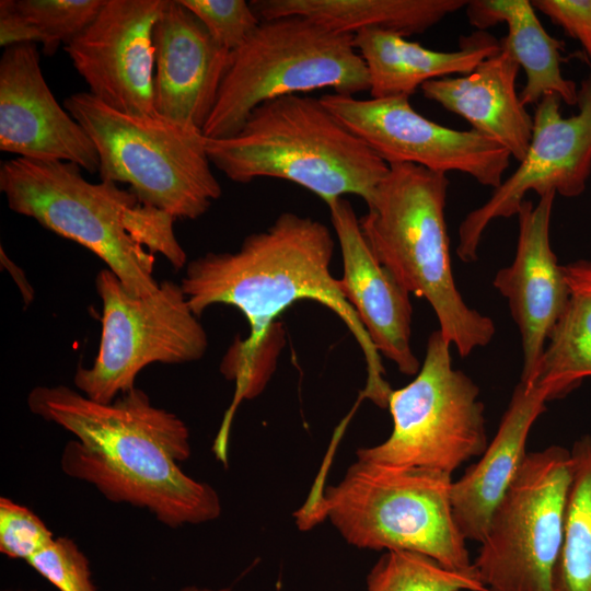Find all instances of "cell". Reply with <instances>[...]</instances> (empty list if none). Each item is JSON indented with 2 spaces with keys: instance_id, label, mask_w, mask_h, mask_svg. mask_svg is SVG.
Listing matches in <instances>:
<instances>
[{
  "instance_id": "obj_1",
  "label": "cell",
  "mask_w": 591,
  "mask_h": 591,
  "mask_svg": "<svg viewBox=\"0 0 591 591\" xmlns=\"http://www.w3.org/2000/svg\"><path fill=\"white\" fill-rule=\"evenodd\" d=\"M334 246L323 222L287 211L266 230L248 234L235 252H209L187 263L179 285L196 316L213 304H228L250 324V335L236 339L221 362L235 390L220 432L230 433L239 404L263 391L270 371L260 357L274 320L302 299L317 301L345 323L364 356L363 396L386 408L392 389L383 378L380 354L331 274Z\"/></svg>"
},
{
  "instance_id": "obj_2",
  "label": "cell",
  "mask_w": 591,
  "mask_h": 591,
  "mask_svg": "<svg viewBox=\"0 0 591 591\" xmlns=\"http://www.w3.org/2000/svg\"><path fill=\"white\" fill-rule=\"evenodd\" d=\"M27 406L76 437L63 447L61 470L106 499L147 509L170 528L220 515L216 489L179 467L192 452L186 424L154 406L144 391L134 387L100 403L67 385H38Z\"/></svg>"
},
{
  "instance_id": "obj_3",
  "label": "cell",
  "mask_w": 591,
  "mask_h": 591,
  "mask_svg": "<svg viewBox=\"0 0 591 591\" xmlns=\"http://www.w3.org/2000/svg\"><path fill=\"white\" fill-rule=\"evenodd\" d=\"M72 162L14 158L0 167L9 208L71 240L102 259L134 296L153 294L155 254L174 269L187 265L174 218L143 205L116 183L86 181Z\"/></svg>"
},
{
  "instance_id": "obj_4",
  "label": "cell",
  "mask_w": 591,
  "mask_h": 591,
  "mask_svg": "<svg viewBox=\"0 0 591 591\" xmlns=\"http://www.w3.org/2000/svg\"><path fill=\"white\" fill-rule=\"evenodd\" d=\"M206 151L232 182L289 181L326 205L348 194L368 204L390 169L320 99L301 94L262 103L235 135L206 138Z\"/></svg>"
},
{
  "instance_id": "obj_5",
  "label": "cell",
  "mask_w": 591,
  "mask_h": 591,
  "mask_svg": "<svg viewBox=\"0 0 591 591\" xmlns=\"http://www.w3.org/2000/svg\"><path fill=\"white\" fill-rule=\"evenodd\" d=\"M389 172L359 218L378 260L409 292L431 305L443 337L461 357L488 345L493 320L471 309L456 288L445 222L447 174L410 163Z\"/></svg>"
},
{
  "instance_id": "obj_6",
  "label": "cell",
  "mask_w": 591,
  "mask_h": 591,
  "mask_svg": "<svg viewBox=\"0 0 591 591\" xmlns=\"http://www.w3.org/2000/svg\"><path fill=\"white\" fill-rule=\"evenodd\" d=\"M452 475L358 460L337 485L297 514L305 530L328 519L345 541L373 551H407L444 567L470 569L466 540L452 512Z\"/></svg>"
},
{
  "instance_id": "obj_7",
  "label": "cell",
  "mask_w": 591,
  "mask_h": 591,
  "mask_svg": "<svg viewBox=\"0 0 591 591\" xmlns=\"http://www.w3.org/2000/svg\"><path fill=\"white\" fill-rule=\"evenodd\" d=\"M321 89L346 95L370 90L354 34L300 15L260 20L250 37L230 53L202 134L208 139L231 137L262 103Z\"/></svg>"
},
{
  "instance_id": "obj_8",
  "label": "cell",
  "mask_w": 591,
  "mask_h": 591,
  "mask_svg": "<svg viewBox=\"0 0 591 591\" xmlns=\"http://www.w3.org/2000/svg\"><path fill=\"white\" fill-rule=\"evenodd\" d=\"M63 107L94 143L102 181L127 184L140 202L174 219H197L220 198L201 130L118 112L90 92L69 95Z\"/></svg>"
},
{
  "instance_id": "obj_9",
  "label": "cell",
  "mask_w": 591,
  "mask_h": 591,
  "mask_svg": "<svg viewBox=\"0 0 591 591\" xmlns=\"http://www.w3.org/2000/svg\"><path fill=\"white\" fill-rule=\"evenodd\" d=\"M450 346L439 329L430 334L415 379L389 395L391 434L376 445L358 449V460L452 475L482 455L488 440L479 387L453 368Z\"/></svg>"
},
{
  "instance_id": "obj_10",
  "label": "cell",
  "mask_w": 591,
  "mask_h": 591,
  "mask_svg": "<svg viewBox=\"0 0 591 591\" xmlns=\"http://www.w3.org/2000/svg\"><path fill=\"white\" fill-rule=\"evenodd\" d=\"M571 472L564 447L526 453L473 561L488 591H555Z\"/></svg>"
},
{
  "instance_id": "obj_11",
  "label": "cell",
  "mask_w": 591,
  "mask_h": 591,
  "mask_svg": "<svg viewBox=\"0 0 591 591\" xmlns=\"http://www.w3.org/2000/svg\"><path fill=\"white\" fill-rule=\"evenodd\" d=\"M95 286L102 301L99 350L93 364L79 367L73 376L86 397L112 403L136 387V378L147 366L187 363L205 356L208 335L179 283L164 280L153 294L137 297L104 268Z\"/></svg>"
},
{
  "instance_id": "obj_12",
  "label": "cell",
  "mask_w": 591,
  "mask_h": 591,
  "mask_svg": "<svg viewBox=\"0 0 591 591\" xmlns=\"http://www.w3.org/2000/svg\"><path fill=\"white\" fill-rule=\"evenodd\" d=\"M321 102L389 165L410 163L447 174L460 172L497 188L511 155L470 129L456 130L419 114L409 96L371 97L326 93Z\"/></svg>"
},
{
  "instance_id": "obj_13",
  "label": "cell",
  "mask_w": 591,
  "mask_h": 591,
  "mask_svg": "<svg viewBox=\"0 0 591 591\" xmlns=\"http://www.w3.org/2000/svg\"><path fill=\"white\" fill-rule=\"evenodd\" d=\"M560 102L557 95L548 94L536 104L524 158L489 199L461 222L456 247L461 260L477 259L489 223L517 215L529 192L540 197L554 192L567 198L584 192L591 174V74L580 83L577 114L564 117Z\"/></svg>"
},
{
  "instance_id": "obj_14",
  "label": "cell",
  "mask_w": 591,
  "mask_h": 591,
  "mask_svg": "<svg viewBox=\"0 0 591 591\" xmlns=\"http://www.w3.org/2000/svg\"><path fill=\"white\" fill-rule=\"evenodd\" d=\"M166 0H105L91 24L63 46L89 92L135 116L153 104V28Z\"/></svg>"
},
{
  "instance_id": "obj_15",
  "label": "cell",
  "mask_w": 591,
  "mask_h": 591,
  "mask_svg": "<svg viewBox=\"0 0 591 591\" xmlns=\"http://www.w3.org/2000/svg\"><path fill=\"white\" fill-rule=\"evenodd\" d=\"M0 150L25 159L72 162L89 173L99 172L94 143L54 97L36 44L9 46L1 55Z\"/></svg>"
},
{
  "instance_id": "obj_16",
  "label": "cell",
  "mask_w": 591,
  "mask_h": 591,
  "mask_svg": "<svg viewBox=\"0 0 591 591\" xmlns=\"http://www.w3.org/2000/svg\"><path fill=\"white\" fill-rule=\"evenodd\" d=\"M549 192L533 205L524 200L517 213L519 235L513 262L497 271L494 287L508 300L522 343V382L530 383L547 339L565 312L570 288L564 266L551 246L549 227L555 199Z\"/></svg>"
},
{
  "instance_id": "obj_17",
  "label": "cell",
  "mask_w": 591,
  "mask_h": 591,
  "mask_svg": "<svg viewBox=\"0 0 591 591\" xmlns=\"http://www.w3.org/2000/svg\"><path fill=\"white\" fill-rule=\"evenodd\" d=\"M153 47L155 113L202 131L231 51L179 0H166L154 24Z\"/></svg>"
},
{
  "instance_id": "obj_18",
  "label": "cell",
  "mask_w": 591,
  "mask_h": 591,
  "mask_svg": "<svg viewBox=\"0 0 591 591\" xmlns=\"http://www.w3.org/2000/svg\"><path fill=\"white\" fill-rule=\"evenodd\" d=\"M327 206L341 251L339 283L346 300L376 351L401 373L416 375L421 364L412 349L410 293L372 253L349 200L340 197Z\"/></svg>"
},
{
  "instance_id": "obj_19",
  "label": "cell",
  "mask_w": 591,
  "mask_h": 591,
  "mask_svg": "<svg viewBox=\"0 0 591 591\" xmlns=\"http://www.w3.org/2000/svg\"><path fill=\"white\" fill-rule=\"evenodd\" d=\"M548 391L520 381L498 430L480 459L452 483L453 518L465 540L480 543L493 512L512 483L526 455L530 430L546 409Z\"/></svg>"
},
{
  "instance_id": "obj_20",
  "label": "cell",
  "mask_w": 591,
  "mask_h": 591,
  "mask_svg": "<svg viewBox=\"0 0 591 591\" xmlns=\"http://www.w3.org/2000/svg\"><path fill=\"white\" fill-rule=\"evenodd\" d=\"M520 66L501 49L473 71L426 82V99L464 118L472 129L498 142L520 162L530 146L533 116L517 93Z\"/></svg>"
},
{
  "instance_id": "obj_21",
  "label": "cell",
  "mask_w": 591,
  "mask_h": 591,
  "mask_svg": "<svg viewBox=\"0 0 591 591\" xmlns=\"http://www.w3.org/2000/svg\"><path fill=\"white\" fill-rule=\"evenodd\" d=\"M354 44L369 73L371 97L410 96L426 82L473 71L501 51L500 40L485 31L461 38L453 51H438L405 36L366 28Z\"/></svg>"
},
{
  "instance_id": "obj_22",
  "label": "cell",
  "mask_w": 591,
  "mask_h": 591,
  "mask_svg": "<svg viewBox=\"0 0 591 591\" xmlns=\"http://www.w3.org/2000/svg\"><path fill=\"white\" fill-rule=\"evenodd\" d=\"M465 8L470 24L478 31L498 23L507 25L508 33L500 46L525 72V85L520 93L523 105L537 104L548 94L577 105L579 88L563 76L560 67L565 44L547 33L531 1L473 0Z\"/></svg>"
},
{
  "instance_id": "obj_23",
  "label": "cell",
  "mask_w": 591,
  "mask_h": 591,
  "mask_svg": "<svg viewBox=\"0 0 591 591\" xmlns=\"http://www.w3.org/2000/svg\"><path fill=\"white\" fill-rule=\"evenodd\" d=\"M465 0H253L260 20L300 15L328 28L356 34L378 28L403 36L419 34L465 8Z\"/></svg>"
},
{
  "instance_id": "obj_24",
  "label": "cell",
  "mask_w": 591,
  "mask_h": 591,
  "mask_svg": "<svg viewBox=\"0 0 591 591\" xmlns=\"http://www.w3.org/2000/svg\"><path fill=\"white\" fill-rule=\"evenodd\" d=\"M570 298L553 328L530 383L560 398L591 376V260L564 266Z\"/></svg>"
},
{
  "instance_id": "obj_25",
  "label": "cell",
  "mask_w": 591,
  "mask_h": 591,
  "mask_svg": "<svg viewBox=\"0 0 591 591\" xmlns=\"http://www.w3.org/2000/svg\"><path fill=\"white\" fill-rule=\"evenodd\" d=\"M563 547L555 570V591H591V436L571 450Z\"/></svg>"
},
{
  "instance_id": "obj_26",
  "label": "cell",
  "mask_w": 591,
  "mask_h": 591,
  "mask_svg": "<svg viewBox=\"0 0 591 591\" xmlns=\"http://www.w3.org/2000/svg\"><path fill=\"white\" fill-rule=\"evenodd\" d=\"M364 591H488L474 567L451 569L415 552L387 551L371 568Z\"/></svg>"
},
{
  "instance_id": "obj_27",
  "label": "cell",
  "mask_w": 591,
  "mask_h": 591,
  "mask_svg": "<svg viewBox=\"0 0 591 591\" xmlns=\"http://www.w3.org/2000/svg\"><path fill=\"white\" fill-rule=\"evenodd\" d=\"M18 13L35 25L46 37L43 53L54 55L96 18L105 0H11Z\"/></svg>"
},
{
  "instance_id": "obj_28",
  "label": "cell",
  "mask_w": 591,
  "mask_h": 591,
  "mask_svg": "<svg viewBox=\"0 0 591 591\" xmlns=\"http://www.w3.org/2000/svg\"><path fill=\"white\" fill-rule=\"evenodd\" d=\"M225 49L239 48L255 31L260 19L244 0H179Z\"/></svg>"
},
{
  "instance_id": "obj_29",
  "label": "cell",
  "mask_w": 591,
  "mask_h": 591,
  "mask_svg": "<svg viewBox=\"0 0 591 591\" xmlns=\"http://www.w3.org/2000/svg\"><path fill=\"white\" fill-rule=\"evenodd\" d=\"M59 591H97L86 556L68 537H57L26 561Z\"/></svg>"
},
{
  "instance_id": "obj_30",
  "label": "cell",
  "mask_w": 591,
  "mask_h": 591,
  "mask_svg": "<svg viewBox=\"0 0 591 591\" xmlns=\"http://www.w3.org/2000/svg\"><path fill=\"white\" fill-rule=\"evenodd\" d=\"M54 541L53 532L31 509L1 497L0 552L27 561Z\"/></svg>"
},
{
  "instance_id": "obj_31",
  "label": "cell",
  "mask_w": 591,
  "mask_h": 591,
  "mask_svg": "<svg viewBox=\"0 0 591 591\" xmlns=\"http://www.w3.org/2000/svg\"><path fill=\"white\" fill-rule=\"evenodd\" d=\"M533 7L576 39L591 60V0H533Z\"/></svg>"
},
{
  "instance_id": "obj_32",
  "label": "cell",
  "mask_w": 591,
  "mask_h": 591,
  "mask_svg": "<svg viewBox=\"0 0 591 591\" xmlns=\"http://www.w3.org/2000/svg\"><path fill=\"white\" fill-rule=\"evenodd\" d=\"M47 44L45 35L15 11L11 0L0 1V45Z\"/></svg>"
},
{
  "instance_id": "obj_33",
  "label": "cell",
  "mask_w": 591,
  "mask_h": 591,
  "mask_svg": "<svg viewBox=\"0 0 591 591\" xmlns=\"http://www.w3.org/2000/svg\"><path fill=\"white\" fill-rule=\"evenodd\" d=\"M1 264L8 268V270L11 273L13 277H18V276L20 277L19 279L18 278H14V279H16V282L23 293V299H24L25 304H30L34 297L32 287L26 281L25 276L23 275V271L20 269V267H18L13 262L10 260V258L7 256L2 247H1Z\"/></svg>"
},
{
  "instance_id": "obj_34",
  "label": "cell",
  "mask_w": 591,
  "mask_h": 591,
  "mask_svg": "<svg viewBox=\"0 0 591 591\" xmlns=\"http://www.w3.org/2000/svg\"><path fill=\"white\" fill-rule=\"evenodd\" d=\"M181 591H231V590L230 588H221V589L213 590V589L198 588V587L190 586V587L183 588Z\"/></svg>"
},
{
  "instance_id": "obj_35",
  "label": "cell",
  "mask_w": 591,
  "mask_h": 591,
  "mask_svg": "<svg viewBox=\"0 0 591 591\" xmlns=\"http://www.w3.org/2000/svg\"><path fill=\"white\" fill-rule=\"evenodd\" d=\"M4 591H13V590H4ZM14 591H25V590H14ZM28 591H35V590H28Z\"/></svg>"
}]
</instances>
